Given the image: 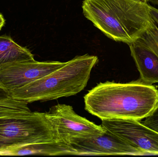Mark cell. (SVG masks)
<instances>
[{
  "instance_id": "52a82bcc",
  "label": "cell",
  "mask_w": 158,
  "mask_h": 157,
  "mask_svg": "<svg viewBox=\"0 0 158 157\" xmlns=\"http://www.w3.org/2000/svg\"><path fill=\"white\" fill-rule=\"evenodd\" d=\"M101 125L107 131L149 155H158V132L148 128L141 121L132 119L102 120Z\"/></svg>"
},
{
  "instance_id": "9a60e30c",
  "label": "cell",
  "mask_w": 158,
  "mask_h": 157,
  "mask_svg": "<svg viewBox=\"0 0 158 157\" xmlns=\"http://www.w3.org/2000/svg\"><path fill=\"white\" fill-rule=\"evenodd\" d=\"M150 13L155 23L158 25V9L150 5Z\"/></svg>"
},
{
  "instance_id": "7a4b0ae2",
  "label": "cell",
  "mask_w": 158,
  "mask_h": 157,
  "mask_svg": "<svg viewBox=\"0 0 158 157\" xmlns=\"http://www.w3.org/2000/svg\"><path fill=\"white\" fill-rule=\"evenodd\" d=\"M150 5L142 0H84V16L108 37L131 44L155 23Z\"/></svg>"
},
{
  "instance_id": "ac0fdd59",
  "label": "cell",
  "mask_w": 158,
  "mask_h": 157,
  "mask_svg": "<svg viewBox=\"0 0 158 157\" xmlns=\"http://www.w3.org/2000/svg\"><path fill=\"white\" fill-rule=\"evenodd\" d=\"M150 2H151L152 4L154 5L158 6V0H150Z\"/></svg>"
},
{
  "instance_id": "2e32d148",
  "label": "cell",
  "mask_w": 158,
  "mask_h": 157,
  "mask_svg": "<svg viewBox=\"0 0 158 157\" xmlns=\"http://www.w3.org/2000/svg\"><path fill=\"white\" fill-rule=\"evenodd\" d=\"M11 98L10 93L0 88V101L6 100Z\"/></svg>"
},
{
  "instance_id": "e0dca14e",
  "label": "cell",
  "mask_w": 158,
  "mask_h": 157,
  "mask_svg": "<svg viewBox=\"0 0 158 157\" xmlns=\"http://www.w3.org/2000/svg\"><path fill=\"white\" fill-rule=\"evenodd\" d=\"M5 23V20L4 18L3 15L0 13V30L4 26Z\"/></svg>"
},
{
  "instance_id": "30bf717a",
  "label": "cell",
  "mask_w": 158,
  "mask_h": 157,
  "mask_svg": "<svg viewBox=\"0 0 158 157\" xmlns=\"http://www.w3.org/2000/svg\"><path fill=\"white\" fill-rule=\"evenodd\" d=\"M77 155V152L69 145L60 142L37 143L13 148L2 155Z\"/></svg>"
},
{
  "instance_id": "5bb4252c",
  "label": "cell",
  "mask_w": 158,
  "mask_h": 157,
  "mask_svg": "<svg viewBox=\"0 0 158 157\" xmlns=\"http://www.w3.org/2000/svg\"><path fill=\"white\" fill-rule=\"evenodd\" d=\"M142 123L144 125L158 132V105Z\"/></svg>"
},
{
  "instance_id": "3957f363",
  "label": "cell",
  "mask_w": 158,
  "mask_h": 157,
  "mask_svg": "<svg viewBox=\"0 0 158 157\" xmlns=\"http://www.w3.org/2000/svg\"><path fill=\"white\" fill-rule=\"evenodd\" d=\"M98 57L77 56L54 72L10 92L11 97L27 103L75 96L87 85Z\"/></svg>"
},
{
  "instance_id": "277c9868",
  "label": "cell",
  "mask_w": 158,
  "mask_h": 157,
  "mask_svg": "<svg viewBox=\"0 0 158 157\" xmlns=\"http://www.w3.org/2000/svg\"><path fill=\"white\" fill-rule=\"evenodd\" d=\"M58 142L46 112L0 117V155L19 147L37 143Z\"/></svg>"
},
{
  "instance_id": "d6986e66",
  "label": "cell",
  "mask_w": 158,
  "mask_h": 157,
  "mask_svg": "<svg viewBox=\"0 0 158 157\" xmlns=\"http://www.w3.org/2000/svg\"><path fill=\"white\" fill-rule=\"evenodd\" d=\"M142 1L146 2H150V0H142Z\"/></svg>"
},
{
  "instance_id": "8992f818",
  "label": "cell",
  "mask_w": 158,
  "mask_h": 157,
  "mask_svg": "<svg viewBox=\"0 0 158 157\" xmlns=\"http://www.w3.org/2000/svg\"><path fill=\"white\" fill-rule=\"evenodd\" d=\"M65 63L34 60L5 65L0 68V88L10 93L54 72Z\"/></svg>"
},
{
  "instance_id": "7c38bea8",
  "label": "cell",
  "mask_w": 158,
  "mask_h": 157,
  "mask_svg": "<svg viewBox=\"0 0 158 157\" xmlns=\"http://www.w3.org/2000/svg\"><path fill=\"white\" fill-rule=\"evenodd\" d=\"M25 101L10 98L0 101V117L26 116L32 113Z\"/></svg>"
},
{
  "instance_id": "5b68a950",
  "label": "cell",
  "mask_w": 158,
  "mask_h": 157,
  "mask_svg": "<svg viewBox=\"0 0 158 157\" xmlns=\"http://www.w3.org/2000/svg\"><path fill=\"white\" fill-rule=\"evenodd\" d=\"M46 113L60 143L68 144L73 138L94 137L105 131L102 125H97L77 114L70 105L57 104Z\"/></svg>"
},
{
  "instance_id": "6da1fadb",
  "label": "cell",
  "mask_w": 158,
  "mask_h": 157,
  "mask_svg": "<svg viewBox=\"0 0 158 157\" xmlns=\"http://www.w3.org/2000/svg\"><path fill=\"white\" fill-rule=\"evenodd\" d=\"M85 109L101 120L121 118L141 121L158 105V86L140 78L126 83H100L84 96Z\"/></svg>"
},
{
  "instance_id": "8fae6325",
  "label": "cell",
  "mask_w": 158,
  "mask_h": 157,
  "mask_svg": "<svg viewBox=\"0 0 158 157\" xmlns=\"http://www.w3.org/2000/svg\"><path fill=\"white\" fill-rule=\"evenodd\" d=\"M34 60L30 51L19 45L10 37L0 36V68L7 64Z\"/></svg>"
},
{
  "instance_id": "4fadbf2b",
  "label": "cell",
  "mask_w": 158,
  "mask_h": 157,
  "mask_svg": "<svg viewBox=\"0 0 158 157\" xmlns=\"http://www.w3.org/2000/svg\"><path fill=\"white\" fill-rule=\"evenodd\" d=\"M138 40L152 50L158 57V27L156 23Z\"/></svg>"
},
{
  "instance_id": "9c48e42d",
  "label": "cell",
  "mask_w": 158,
  "mask_h": 157,
  "mask_svg": "<svg viewBox=\"0 0 158 157\" xmlns=\"http://www.w3.org/2000/svg\"><path fill=\"white\" fill-rule=\"evenodd\" d=\"M140 79L149 84L158 83V57L139 40L129 44Z\"/></svg>"
},
{
  "instance_id": "ba28073f",
  "label": "cell",
  "mask_w": 158,
  "mask_h": 157,
  "mask_svg": "<svg viewBox=\"0 0 158 157\" xmlns=\"http://www.w3.org/2000/svg\"><path fill=\"white\" fill-rule=\"evenodd\" d=\"M104 133L94 137L75 138L68 145L77 155H147L143 151L105 129Z\"/></svg>"
}]
</instances>
